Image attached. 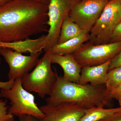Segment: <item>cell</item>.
I'll return each instance as SVG.
<instances>
[{
    "mask_svg": "<svg viewBox=\"0 0 121 121\" xmlns=\"http://www.w3.org/2000/svg\"><path fill=\"white\" fill-rule=\"evenodd\" d=\"M48 5L13 0L0 7V43L22 41L48 32Z\"/></svg>",
    "mask_w": 121,
    "mask_h": 121,
    "instance_id": "1",
    "label": "cell"
},
{
    "mask_svg": "<svg viewBox=\"0 0 121 121\" xmlns=\"http://www.w3.org/2000/svg\"><path fill=\"white\" fill-rule=\"evenodd\" d=\"M48 96L46 99L47 105H55L67 102L84 109L104 107L112 99L105 85L94 86L71 82L58 75Z\"/></svg>",
    "mask_w": 121,
    "mask_h": 121,
    "instance_id": "2",
    "label": "cell"
},
{
    "mask_svg": "<svg viewBox=\"0 0 121 121\" xmlns=\"http://www.w3.org/2000/svg\"><path fill=\"white\" fill-rule=\"evenodd\" d=\"M52 64L50 54L45 52L32 71L21 78L24 88L29 92L37 93L41 98L49 95L58 75L52 70Z\"/></svg>",
    "mask_w": 121,
    "mask_h": 121,
    "instance_id": "3",
    "label": "cell"
},
{
    "mask_svg": "<svg viewBox=\"0 0 121 121\" xmlns=\"http://www.w3.org/2000/svg\"><path fill=\"white\" fill-rule=\"evenodd\" d=\"M0 94L1 97L10 101L8 112L13 116L29 115L40 119L45 117V114L35 102L34 95L22 86L21 78L16 79L11 89H1Z\"/></svg>",
    "mask_w": 121,
    "mask_h": 121,
    "instance_id": "4",
    "label": "cell"
},
{
    "mask_svg": "<svg viewBox=\"0 0 121 121\" xmlns=\"http://www.w3.org/2000/svg\"><path fill=\"white\" fill-rule=\"evenodd\" d=\"M121 21V0H109L89 34L94 45L109 43L115 29Z\"/></svg>",
    "mask_w": 121,
    "mask_h": 121,
    "instance_id": "5",
    "label": "cell"
},
{
    "mask_svg": "<svg viewBox=\"0 0 121 121\" xmlns=\"http://www.w3.org/2000/svg\"><path fill=\"white\" fill-rule=\"evenodd\" d=\"M121 50V41L94 45L90 42L83 44L72 54L82 67L103 64L111 59Z\"/></svg>",
    "mask_w": 121,
    "mask_h": 121,
    "instance_id": "6",
    "label": "cell"
},
{
    "mask_svg": "<svg viewBox=\"0 0 121 121\" xmlns=\"http://www.w3.org/2000/svg\"><path fill=\"white\" fill-rule=\"evenodd\" d=\"M76 0H51L48 5V33L44 42V52L57 44L60 29L65 17L69 15Z\"/></svg>",
    "mask_w": 121,
    "mask_h": 121,
    "instance_id": "7",
    "label": "cell"
},
{
    "mask_svg": "<svg viewBox=\"0 0 121 121\" xmlns=\"http://www.w3.org/2000/svg\"><path fill=\"white\" fill-rule=\"evenodd\" d=\"M109 0H76L69 14L71 19L89 34Z\"/></svg>",
    "mask_w": 121,
    "mask_h": 121,
    "instance_id": "8",
    "label": "cell"
},
{
    "mask_svg": "<svg viewBox=\"0 0 121 121\" xmlns=\"http://www.w3.org/2000/svg\"><path fill=\"white\" fill-rule=\"evenodd\" d=\"M43 51L25 56L11 48L0 46V56L4 57L9 67V80L22 78L37 64Z\"/></svg>",
    "mask_w": 121,
    "mask_h": 121,
    "instance_id": "9",
    "label": "cell"
},
{
    "mask_svg": "<svg viewBox=\"0 0 121 121\" xmlns=\"http://www.w3.org/2000/svg\"><path fill=\"white\" fill-rule=\"evenodd\" d=\"M40 108L45 114L43 121H79L85 113V109L67 102L55 105L46 104Z\"/></svg>",
    "mask_w": 121,
    "mask_h": 121,
    "instance_id": "10",
    "label": "cell"
},
{
    "mask_svg": "<svg viewBox=\"0 0 121 121\" xmlns=\"http://www.w3.org/2000/svg\"><path fill=\"white\" fill-rule=\"evenodd\" d=\"M52 64H56L61 67L64 72L63 77L71 82L79 83L82 67L76 60L72 54L65 55L51 54Z\"/></svg>",
    "mask_w": 121,
    "mask_h": 121,
    "instance_id": "11",
    "label": "cell"
},
{
    "mask_svg": "<svg viewBox=\"0 0 121 121\" xmlns=\"http://www.w3.org/2000/svg\"><path fill=\"white\" fill-rule=\"evenodd\" d=\"M111 60L101 65L82 67L79 83L94 86L105 85Z\"/></svg>",
    "mask_w": 121,
    "mask_h": 121,
    "instance_id": "12",
    "label": "cell"
},
{
    "mask_svg": "<svg viewBox=\"0 0 121 121\" xmlns=\"http://www.w3.org/2000/svg\"><path fill=\"white\" fill-rule=\"evenodd\" d=\"M46 37V35H43L35 39H29L12 43H0V46L9 48L21 53L28 52L34 54L43 50Z\"/></svg>",
    "mask_w": 121,
    "mask_h": 121,
    "instance_id": "13",
    "label": "cell"
},
{
    "mask_svg": "<svg viewBox=\"0 0 121 121\" xmlns=\"http://www.w3.org/2000/svg\"><path fill=\"white\" fill-rule=\"evenodd\" d=\"M89 39V34L84 33L78 37L70 39L63 43L56 44L47 52L50 55H65L72 54L78 50L84 43Z\"/></svg>",
    "mask_w": 121,
    "mask_h": 121,
    "instance_id": "14",
    "label": "cell"
},
{
    "mask_svg": "<svg viewBox=\"0 0 121 121\" xmlns=\"http://www.w3.org/2000/svg\"><path fill=\"white\" fill-rule=\"evenodd\" d=\"M84 33H87L77 24L73 22L68 15L65 17L62 25L57 44L63 43L70 39L78 37Z\"/></svg>",
    "mask_w": 121,
    "mask_h": 121,
    "instance_id": "15",
    "label": "cell"
},
{
    "mask_svg": "<svg viewBox=\"0 0 121 121\" xmlns=\"http://www.w3.org/2000/svg\"><path fill=\"white\" fill-rule=\"evenodd\" d=\"M121 111V107L112 108L95 107L85 109L84 114L79 121H99Z\"/></svg>",
    "mask_w": 121,
    "mask_h": 121,
    "instance_id": "16",
    "label": "cell"
},
{
    "mask_svg": "<svg viewBox=\"0 0 121 121\" xmlns=\"http://www.w3.org/2000/svg\"><path fill=\"white\" fill-rule=\"evenodd\" d=\"M121 84V66L109 71L105 85L108 91Z\"/></svg>",
    "mask_w": 121,
    "mask_h": 121,
    "instance_id": "17",
    "label": "cell"
},
{
    "mask_svg": "<svg viewBox=\"0 0 121 121\" xmlns=\"http://www.w3.org/2000/svg\"><path fill=\"white\" fill-rule=\"evenodd\" d=\"M121 41V21L113 32L109 43Z\"/></svg>",
    "mask_w": 121,
    "mask_h": 121,
    "instance_id": "18",
    "label": "cell"
},
{
    "mask_svg": "<svg viewBox=\"0 0 121 121\" xmlns=\"http://www.w3.org/2000/svg\"><path fill=\"white\" fill-rule=\"evenodd\" d=\"M119 66H121V50L111 59L108 71Z\"/></svg>",
    "mask_w": 121,
    "mask_h": 121,
    "instance_id": "19",
    "label": "cell"
},
{
    "mask_svg": "<svg viewBox=\"0 0 121 121\" xmlns=\"http://www.w3.org/2000/svg\"><path fill=\"white\" fill-rule=\"evenodd\" d=\"M7 101L0 99V120L5 117L9 114Z\"/></svg>",
    "mask_w": 121,
    "mask_h": 121,
    "instance_id": "20",
    "label": "cell"
},
{
    "mask_svg": "<svg viewBox=\"0 0 121 121\" xmlns=\"http://www.w3.org/2000/svg\"><path fill=\"white\" fill-rule=\"evenodd\" d=\"M99 121H121V111Z\"/></svg>",
    "mask_w": 121,
    "mask_h": 121,
    "instance_id": "21",
    "label": "cell"
},
{
    "mask_svg": "<svg viewBox=\"0 0 121 121\" xmlns=\"http://www.w3.org/2000/svg\"><path fill=\"white\" fill-rule=\"evenodd\" d=\"M108 93L112 99H116L117 97L121 95V84L115 89L108 91Z\"/></svg>",
    "mask_w": 121,
    "mask_h": 121,
    "instance_id": "22",
    "label": "cell"
},
{
    "mask_svg": "<svg viewBox=\"0 0 121 121\" xmlns=\"http://www.w3.org/2000/svg\"><path fill=\"white\" fill-rule=\"evenodd\" d=\"M18 117L19 121H43V119H39L29 115H24Z\"/></svg>",
    "mask_w": 121,
    "mask_h": 121,
    "instance_id": "23",
    "label": "cell"
},
{
    "mask_svg": "<svg viewBox=\"0 0 121 121\" xmlns=\"http://www.w3.org/2000/svg\"><path fill=\"white\" fill-rule=\"evenodd\" d=\"M1 59L0 58V64ZM15 80H9L8 82H0V89H11L14 84Z\"/></svg>",
    "mask_w": 121,
    "mask_h": 121,
    "instance_id": "24",
    "label": "cell"
},
{
    "mask_svg": "<svg viewBox=\"0 0 121 121\" xmlns=\"http://www.w3.org/2000/svg\"><path fill=\"white\" fill-rule=\"evenodd\" d=\"M0 121H15V119L13 115L9 113L5 117L0 120Z\"/></svg>",
    "mask_w": 121,
    "mask_h": 121,
    "instance_id": "25",
    "label": "cell"
},
{
    "mask_svg": "<svg viewBox=\"0 0 121 121\" xmlns=\"http://www.w3.org/2000/svg\"><path fill=\"white\" fill-rule=\"evenodd\" d=\"M35 2L48 5L51 0H31Z\"/></svg>",
    "mask_w": 121,
    "mask_h": 121,
    "instance_id": "26",
    "label": "cell"
},
{
    "mask_svg": "<svg viewBox=\"0 0 121 121\" xmlns=\"http://www.w3.org/2000/svg\"><path fill=\"white\" fill-rule=\"evenodd\" d=\"M13 0H0V7L11 2Z\"/></svg>",
    "mask_w": 121,
    "mask_h": 121,
    "instance_id": "27",
    "label": "cell"
},
{
    "mask_svg": "<svg viewBox=\"0 0 121 121\" xmlns=\"http://www.w3.org/2000/svg\"><path fill=\"white\" fill-rule=\"evenodd\" d=\"M116 99L118 101L120 107H121V95L117 97Z\"/></svg>",
    "mask_w": 121,
    "mask_h": 121,
    "instance_id": "28",
    "label": "cell"
},
{
    "mask_svg": "<svg viewBox=\"0 0 121 121\" xmlns=\"http://www.w3.org/2000/svg\"><path fill=\"white\" fill-rule=\"evenodd\" d=\"M1 97V95L0 94V97Z\"/></svg>",
    "mask_w": 121,
    "mask_h": 121,
    "instance_id": "29",
    "label": "cell"
}]
</instances>
